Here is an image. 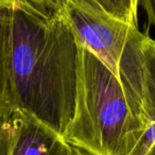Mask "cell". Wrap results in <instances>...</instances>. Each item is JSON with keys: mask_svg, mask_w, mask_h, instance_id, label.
<instances>
[{"mask_svg": "<svg viewBox=\"0 0 155 155\" xmlns=\"http://www.w3.org/2000/svg\"><path fill=\"white\" fill-rule=\"evenodd\" d=\"M78 53L64 15L0 9V113L24 108L63 134L74 105Z\"/></svg>", "mask_w": 155, "mask_h": 155, "instance_id": "obj_1", "label": "cell"}, {"mask_svg": "<svg viewBox=\"0 0 155 155\" xmlns=\"http://www.w3.org/2000/svg\"><path fill=\"white\" fill-rule=\"evenodd\" d=\"M144 127L119 78L79 45L74 105L63 138L93 155H127Z\"/></svg>", "mask_w": 155, "mask_h": 155, "instance_id": "obj_2", "label": "cell"}, {"mask_svg": "<svg viewBox=\"0 0 155 155\" xmlns=\"http://www.w3.org/2000/svg\"><path fill=\"white\" fill-rule=\"evenodd\" d=\"M63 15L77 43L119 78L121 60L137 25L114 17L86 0H66Z\"/></svg>", "mask_w": 155, "mask_h": 155, "instance_id": "obj_3", "label": "cell"}, {"mask_svg": "<svg viewBox=\"0 0 155 155\" xmlns=\"http://www.w3.org/2000/svg\"><path fill=\"white\" fill-rule=\"evenodd\" d=\"M54 127L24 108L0 113V155H72Z\"/></svg>", "mask_w": 155, "mask_h": 155, "instance_id": "obj_4", "label": "cell"}, {"mask_svg": "<svg viewBox=\"0 0 155 155\" xmlns=\"http://www.w3.org/2000/svg\"><path fill=\"white\" fill-rule=\"evenodd\" d=\"M127 99L144 125L155 120V39L137 29L122 56L119 70Z\"/></svg>", "mask_w": 155, "mask_h": 155, "instance_id": "obj_5", "label": "cell"}, {"mask_svg": "<svg viewBox=\"0 0 155 155\" xmlns=\"http://www.w3.org/2000/svg\"><path fill=\"white\" fill-rule=\"evenodd\" d=\"M66 0H0V9H17L37 17L52 19L64 14Z\"/></svg>", "mask_w": 155, "mask_h": 155, "instance_id": "obj_6", "label": "cell"}, {"mask_svg": "<svg viewBox=\"0 0 155 155\" xmlns=\"http://www.w3.org/2000/svg\"><path fill=\"white\" fill-rule=\"evenodd\" d=\"M86 1L102 9L114 17L119 18L129 24L137 25V0H86Z\"/></svg>", "mask_w": 155, "mask_h": 155, "instance_id": "obj_7", "label": "cell"}, {"mask_svg": "<svg viewBox=\"0 0 155 155\" xmlns=\"http://www.w3.org/2000/svg\"><path fill=\"white\" fill-rule=\"evenodd\" d=\"M127 155H155V120L144 127L139 139Z\"/></svg>", "mask_w": 155, "mask_h": 155, "instance_id": "obj_8", "label": "cell"}, {"mask_svg": "<svg viewBox=\"0 0 155 155\" xmlns=\"http://www.w3.org/2000/svg\"><path fill=\"white\" fill-rule=\"evenodd\" d=\"M137 3L146 12L149 26L155 27V0H137Z\"/></svg>", "mask_w": 155, "mask_h": 155, "instance_id": "obj_9", "label": "cell"}, {"mask_svg": "<svg viewBox=\"0 0 155 155\" xmlns=\"http://www.w3.org/2000/svg\"><path fill=\"white\" fill-rule=\"evenodd\" d=\"M73 148H74V147H73ZM72 155H93V154H91V153H88V152H86V151L82 150V149L74 148Z\"/></svg>", "mask_w": 155, "mask_h": 155, "instance_id": "obj_10", "label": "cell"}]
</instances>
